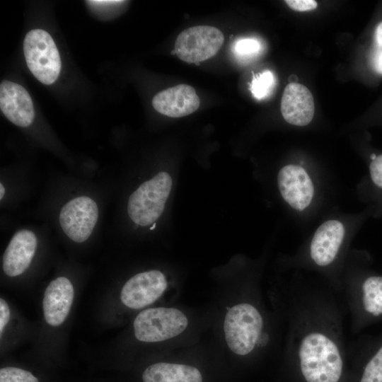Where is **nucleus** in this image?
Returning <instances> with one entry per match:
<instances>
[{"instance_id":"f257e3e1","label":"nucleus","mask_w":382,"mask_h":382,"mask_svg":"<svg viewBox=\"0 0 382 382\" xmlns=\"http://www.w3.org/2000/svg\"><path fill=\"white\" fill-rule=\"evenodd\" d=\"M301 373L307 382H338L343 360L337 344L320 330L308 332L299 347Z\"/></svg>"},{"instance_id":"f03ea898","label":"nucleus","mask_w":382,"mask_h":382,"mask_svg":"<svg viewBox=\"0 0 382 382\" xmlns=\"http://www.w3.org/2000/svg\"><path fill=\"white\" fill-rule=\"evenodd\" d=\"M264 320L260 311L250 303L233 305L226 313L224 332L229 349L239 356L251 353L262 336Z\"/></svg>"},{"instance_id":"7ed1b4c3","label":"nucleus","mask_w":382,"mask_h":382,"mask_svg":"<svg viewBox=\"0 0 382 382\" xmlns=\"http://www.w3.org/2000/svg\"><path fill=\"white\" fill-rule=\"evenodd\" d=\"M173 181L166 172H161L143 183L129 197L127 212L137 224L146 226L154 223L163 212Z\"/></svg>"},{"instance_id":"20e7f679","label":"nucleus","mask_w":382,"mask_h":382,"mask_svg":"<svg viewBox=\"0 0 382 382\" xmlns=\"http://www.w3.org/2000/svg\"><path fill=\"white\" fill-rule=\"evenodd\" d=\"M188 324L187 316L180 309L156 307L141 311L134 320L133 328L139 341L158 342L176 337Z\"/></svg>"},{"instance_id":"39448f33","label":"nucleus","mask_w":382,"mask_h":382,"mask_svg":"<svg viewBox=\"0 0 382 382\" xmlns=\"http://www.w3.org/2000/svg\"><path fill=\"white\" fill-rule=\"evenodd\" d=\"M23 51L28 69L39 81L50 85L57 79L61 59L55 42L47 31H29L24 39Z\"/></svg>"},{"instance_id":"423d86ee","label":"nucleus","mask_w":382,"mask_h":382,"mask_svg":"<svg viewBox=\"0 0 382 382\" xmlns=\"http://www.w3.org/2000/svg\"><path fill=\"white\" fill-rule=\"evenodd\" d=\"M224 42L218 28L197 25L182 31L178 36L174 52L182 61L198 64L214 56Z\"/></svg>"},{"instance_id":"0eeeda50","label":"nucleus","mask_w":382,"mask_h":382,"mask_svg":"<svg viewBox=\"0 0 382 382\" xmlns=\"http://www.w3.org/2000/svg\"><path fill=\"white\" fill-rule=\"evenodd\" d=\"M98 209L91 198L81 196L68 202L62 208L59 224L73 241L82 243L88 239L97 223Z\"/></svg>"},{"instance_id":"6e6552de","label":"nucleus","mask_w":382,"mask_h":382,"mask_svg":"<svg viewBox=\"0 0 382 382\" xmlns=\"http://www.w3.org/2000/svg\"><path fill=\"white\" fill-rule=\"evenodd\" d=\"M167 286L166 277L161 271L154 270L140 272L124 284L120 299L127 307L140 309L159 299Z\"/></svg>"},{"instance_id":"1a4fd4ad","label":"nucleus","mask_w":382,"mask_h":382,"mask_svg":"<svg viewBox=\"0 0 382 382\" xmlns=\"http://www.w3.org/2000/svg\"><path fill=\"white\" fill-rule=\"evenodd\" d=\"M277 185L284 200L294 209L303 212L311 205L314 197V185L302 166H283L277 175Z\"/></svg>"},{"instance_id":"9d476101","label":"nucleus","mask_w":382,"mask_h":382,"mask_svg":"<svg viewBox=\"0 0 382 382\" xmlns=\"http://www.w3.org/2000/svg\"><path fill=\"white\" fill-rule=\"evenodd\" d=\"M345 236L343 224L337 219H329L321 224L315 231L310 244V257L320 267L330 265L337 256Z\"/></svg>"},{"instance_id":"9b49d317","label":"nucleus","mask_w":382,"mask_h":382,"mask_svg":"<svg viewBox=\"0 0 382 382\" xmlns=\"http://www.w3.org/2000/svg\"><path fill=\"white\" fill-rule=\"evenodd\" d=\"M0 108L9 121L21 127L30 125L35 117L28 92L22 86L10 81L1 82Z\"/></svg>"},{"instance_id":"f8f14e48","label":"nucleus","mask_w":382,"mask_h":382,"mask_svg":"<svg viewBox=\"0 0 382 382\" xmlns=\"http://www.w3.org/2000/svg\"><path fill=\"white\" fill-rule=\"evenodd\" d=\"M151 103L161 114L170 117H181L197 110L200 100L193 87L179 84L156 94Z\"/></svg>"},{"instance_id":"ddd939ff","label":"nucleus","mask_w":382,"mask_h":382,"mask_svg":"<svg viewBox=\"0 0 382 382\" xmlns=\"http://www.w3.org/2000/svg\"><path fill=\"white\" fill-rule=\"evenodd\" d=\"M281 112L284 119L292 125H308L315 112L313 97L308 88L299 83H289L282 97Z\"/></svg>"},{"instance_id":"4468645a","label":"nucleus","mask_w":382,"mask_h":382,"mask_svg":"<svg viewBox=\"0 0 382 382\" xmlns=\"http://www.w3.org/2000/svg\"><path fill=\"white\" fill-rule=\"evenodd\" d=\"M74 296L73 285L67 278L59 277L50 283L42 302L44 316L49 325L58 326L65 320Z\"/></svg>"},{"instance_id":"2eb2a0df","label":"nucleus","mask_w":382,"mask_h":382,"mask_svg":"<svg viewBox=\"0 0 382 382\" xmlns=\"http://www.w3.org/2000/svg\"><path fill=\"white\" fill-rule=\"evenodd\" d=\"M37 248L33 232L23 229L17 231L9 242L3 256V270L9 277L21 274L29 267Z\"/></svg>"},{"instance_id":"dca6fc26","label":"nucleus","mask_w":382,"mask_h":382,"mask_svg":"<svg viewBox=\"0 0 382 382\" xmlns=\"http://www.w3.org/2000/svg\"><path fill=\"white\" fill-rule=\"evenodd\" d=\"M359 318L368 324L382 318V276H366L359 285L358 292Z\"/></svg>"},{"instance_id":"f3484780","label":"nucleus","mask_w":382,"mask_h":382,"mask_svg":"<svg viewBox=\"0 0 382 382\" xmlns=\"http://www.w3.org/2000/svg\"><path fill=\"white\" fill-rule=\"evenodd\" d=\"M142 380L143 382H202V376L193 366L158 362L144 370Z\"/></svg>"},{"instance_id":"a211bd4d","label":"nucleus","mask_w":382,"mask_h":382,"mask_svg":"<svg viewBox=\"0 0 382 382\" xmlns=\"http://www.w3.org/2000/svg\"><path fill=\"white\" fill-rule=\"evenodd\" d=\"M360 382H382V337L371 344Z\"/></svg>"},{"instance_id":"6ab92c4d","label":"nucleus","mask_w":382,"mask_h":382,"mask_svg":"<svg viewBox=\"0 0 382 382\" xmlns=\"http://www.w3.org/2000/svg\"><path fill=\"white\" fill-rule=\"evenodd\" d=\"M276 84L273 73L266 70L253 76L250 90L255 98L262 100L269 96Z\"/></svg>"},{"instance_id":"aec40b11","label":"nucleus","mask_w":382,"mask_h":382,"mask_svg":"<svg viewBox=\"0 0 382 382\" xmlns=\"http://www.w3.org/2000/svg\"><path fill=\"white\" fill-rule=\"evenodd\" d=\"M260 42L253 37L241 38L235 42L233 51L235 56L241 61L247 62L257 57L260 52Z\"/></svg>"},{"instance_id":"412c9836","label":"nucleus","mask_w":382,"mask_h":382,"mask_svg":"<svg viewBox=\"0 0 382 382\" xmlns=\"http://www.w3.org/2000/svg\"><path fill=\"white\" fill-rule=\"evenodd\" d=\"M369 63L374 72L382 75V21L376 25L374 30Z\"/></svg>"},{"instance_id":"4be33fe9","label":"nucleus","mask_w":382,"mask_h":382,"mask_svg":"<svg viewBox=\"0 0 382 382\" xmlns=\"http://www.w3.org/2000/svg\"><path fill=\"white\" fill-rule=\"evenodd\" d=\"M0 382H39L30 372L16 367L0 369Z\"/></svg>"},{"instance_id":"5701e85b","label":"nucleus","mask_w":382,"mask_h":382,"mask_svg":"<svg viewBox=\"0 0 382 382\" xmlns=\"http://www.w3.org/2000/svg\"><path fill=\"white\" fill-rule=\"evenodd\" d=\"M372 157L369 165V173L372 182L382 189V154Z\"/></svg>"},{"instance_id":"b1692460","label":"nucleus","mask_w":382,"mask_h":382,"mask_svg":"<svg viewBox=\"0 0 382 382\" xmlns=\"http://www.w3.org/2000/svg\"><path fill=\"white\" fill-rule=\"evenodd\" d=\"M284 2L296 11H308L316 8L318 4L314 0H286Z\"/></svg>"},{"instance_id":"393cba45","label":"nucleus","mask_w":382,"mask_h":382,"mask_svg":"<svg viewBox=\"0 0 382 382\" xmlns=\"http://www.w3.org/2000/svg\"><path fill=\"white\" fill-rule=\"evenodd\" d=\"M10 316V310L7 303L4 299H0V333L2 334L3 330L8 322Z\"/></svg>"},{"instance_id":"a878e982","label":"nucleus","mask_w":382,"mask_h":382,"mask_svg":"<svg viewBox=\"0 0 382 382\" xmlns=\"http://www.w3.org/2000/svg\"><path fill=\"white\" fill-rule=\"evenodd\" d=\"M123 1H117V0H94V1H88V3L93 4V5H101V6H110V5H115L118 4L123 3Z\"/></svg>"},{"instance_id":"bb28decb","label":"nucleus","mask_w":382,"mask_h":382,"mask_svg":"<svg viewBox=\"0 0 382 382\" xmlns=\"http://www.w3.org/2000/svg\"><path fill=\"white\" fill-rule=\"evenodd\" d=\"M0 199H1L4 195V192H5V189L2 185V183L0 184Z\"/></svg>"}]
</instances>
